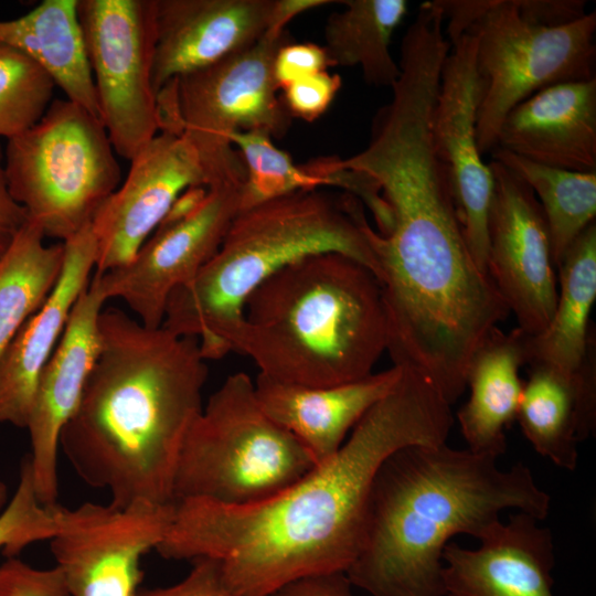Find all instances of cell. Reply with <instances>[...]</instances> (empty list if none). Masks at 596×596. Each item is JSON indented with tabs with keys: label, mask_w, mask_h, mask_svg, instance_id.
<instances>
[{
	"label": "cell",
	"mask_w": 596,
	"mask_h": 596,
	"mask_svg": "<svg viewBox=\"0 0 596 596\" xmlns=\"http://www.w3.org/2000/svg\"><path fill=\"white\" fill-rule=\"evenodd\" d=\"M60 504H42L36 496L29 458H24L12 498L0 512V551L17 557L29 545L50 541L57 530Z\"/></svg>",
	"instance_id": "cell-31"
},
{
	"label": "cell",
	"mask_w": 596,
	"mask_h": 596,
	"mask_svg": "<svg viewBox=\"0 0 596 596\" xmlns=\"http://www.w3.org/2000/svg\"><path fill=\"white\" fill-rule=\"evenodd\" d=\"M315 466L304 445L263 409L249 375L236 372L210 396L187 434L173 502L257 503Z\"/></svg>",
	"instance_id": "cell-7"
},
{
	"label": "cell",
	"mask_w": 596,
	"mask_h": 596,
	"mask_svg": "<svg viewBox=\"0 0 596 596\" xmlns=\"http://www.w3.org/2000/svg\"><path fill=\"white\" fill-rule=\"evenodd\" d=\"M98 331L99 353L60 448L114 504L174 503L178 461L209 373L198 339L113 307L100 312Z\"/></svg>",
	"instance_id": "cell-2"
},
{
	"label": "cell",
	"mask_w": 596,
	"mask_h": 596,
	"mask_svg": "<svg viewBox=\"0 0 596 596\" xmlns=\"http://www.w3.org/2000/svg\"><path fill=\"white\" fill-rule=\"evenodd\" d=\"M105 297L93 279L78 296L63 333L43 366L25 428L29 462L42 504H57V454L63 427L75 413L99 353L98 319Z\"/></svg>",
	"instance_id": "cell-16"
},
{
	"label": "cell",
	"mask_w": 596,
	"mask_h": 596,
	"mask_svg": "<svg viewBox=\"0 0 596 596\" xmlns=\"http://www.w3.org/2000/svg\"><path fill=\"white\" fill-rule=\"evenodd\" d=\"M54 86L30 57L0 42V137L9 140L33 126L51 104Z\"/></svg>",
	"instance_id": "cell-30"
},
{
	"label": "cell",
	"mask_w": 596,
	"mask_h": 596,
	"mask_svg": "<svg viewBox=\"0 0 596 596\" xmlns=\"http://www.w3.org/2000/svg\"><path fill=\"white\" fill-rule=\"evenodd\" d=\"M245 180L217 183L188 216L160 224L125 265L94 275L106 300L123 299L148 328L162 326L171 292L215 255L242 210Z\"/></svg>",
	"instance_id": "cell-13"
},
{
	"label": "cell",
	"mask_w": 596,
	"mask_h": 596,
	"mask_svg": "<svg viewBox=\"0 0 596 596\" xmlns=\"http://www.w3.org/2000/svg\"><path fill=\"white\" fill-rule=\"evenodd\" d=\"M173 512L174 503L60 505L50 545L68 595L137 596L141 558L162 542Z\"/></svg>",
	"instance_id": "cell-12"
},
{
	"label": "cell",
	"mask_w": 596,
	"mask_h": 596,
	"mask_svg": "<svg viewBox=\"0 0 596 596\" xmlns=\"http://www.w3.org/2000/svg\"><path fill=\"white\" fill-rule=\"evenodd\" d=\"M44 238L42 231L28 221L0 262V359L60 278L64 244L49 246Z\"/></svg>",
	"instance_id": "cell-27"
},
{
	"label": "cell",
	"mask_w": 596,
	"mask_h": 596,
	"mask_svg": "<svg viewBox=\"0 0 596 596\" xmlns=\"http://www.w3.org/2000/svg\"><path fill=\"white\" fill-rule=\"evenodd\" d=\"M341 85L339 74L319 72L285 87L283 103L291 118L311 123L327 111Z\"/></svg>",
	"instance_id": "cell-32"
},
{
	"label": "cell",
	"mask_w": 596,
	"mask_h": 596,
	"mask_svg": "<svg viewBox=\"0 0 596 596\" xmlns=\"http://www.w3.org/2000/svg\"><path fill=\"white\" fill-rule=\"evenodd\" d=\"M345 572L310 575L289 582L267 596H354Z\"/></svg>",
	"instance_id": "cell-36"
},
{
	"label": "cell",
	"mask_w": 596,
	"mask_h": 596,
	"mask_svg": "<svg viewBox=\"0 0 596 596\" xmlns=\"http://www.w3.org/2000/svg\"><path fill=\"white\" fill-rule=\"evenodd\" d=\"M228 140L240 152L247 172L242 210L299 190L327 188L322 178L306 163H295L266 134L234 132Z\"/></svg>",
	"instance_id": "cell-29"
},
{
	"label": "cell",
	"mask_w": 596,
	"mask_h": 596,
	"mask_svg": "<svg viewBox=\"0 0 596 596\" xmlns=\"http://www.w3.org/2000/svg\"><path fill=\"white\" fill-rule=\"evenodd\" d=\"M28 221L25 209L9 192L3 169V148L0 145V262Z\"/></svg>",
	"instance_id": "cell-37"
},
{
	"label": "cell",
	"mask_w": 596,
	"mask_h": 596,
	"mask_svg": "<svg viewBox=\"0 0 596 596\" xmlns=\"http://www.w3.org/2000/svg\"><path fill=\"white\" fill-rule=\"evenodd\" d=\"M324 24L331 66H359L368 85L392 87L401 70L391 53L394 30L407 13L404 0H345Z\"/></svg>",
	"instance_id": "cell-26"
},
{
	"label": "cell",
	"mask_w": 596,
	"mask_h": 596,
	"mask_svg": "<svg viewBox=\"0 0 596 596\" xmlns=\"http://www.w3.org/2000/svg\"><path fill=\"white\" fill-rule=\"evenodd\" d=\"M553 317L539 336H528V363L543 362L568 372L595 353L589 316L596 299V222L570 245L557 265Z\"/></svg>",
	"instance_id": "cell-25"
},
{
	"label": "cell",
	"mask_w": 596,
	"mask_h": 596,
	"mask_svg": "<svg viewBox=\"0 0 596 596\" xmlns=\"http://www.w3.org/2000/svg\"><path fill=\"white\" fill-rule=\"evenodd\" d=\"M402 368L331 459L257 503L175 501L157 552L167 560H215L238 596H267L301 577L347 572L381 465L403 447L446 443L454 424L451 405L422 374Z\"/></svg>",
	"instance_id": "cell-1"
},
{
	"label": "cell",
	"mask_w": 596,
	"mask_h": 596,
	"mask_svg": "<svg viewBox=\"0 0 596 596\" xmlns=\"http://www.w3.org/2000/svg\"><path fill=\"white\" fill-rule=\"evenodd\" d=\"M8 503V489L3 481L0 480V512Z\"/></svg>",
	"instance_id": "cell-39"
},
{
	"label": "cell",
	"mask_w": 596,
	"mask_h": 596,
	"mask_svg": "<svg viewBox=\"0 0 596 596\" xmlns=\"http://www.w3.org/2000/svg\"><path fill=\"white\" fill-rule=\"evenodd\" d=\"M497 160L518 174L535 194L549 230L555 267L574 240L596 216V172H577L536 163L496 148Z\"/></svg>",
	"instance_id": "cell-28"
},
{
	"label": "cell",
	"mask_w": 596,
	"mask_h": 596,
	"mask_svg": "<svg viewBox=\"0 0 596 596\" xmlns=\"http://www.w3.org/2000/svg\"><path fill=\"white\" fill-rule=\"evenodd\" d=\"M3 169L29 221L63 242L91 224L121 183L102 121L68 99L51 102L33 126L7 141Z\"/></svg>",
	"instance_id": "cell-8"
},
{
	"label": "cell",
	"mask_w": 596,
	"mask_h": 596,
	"mask_svg": "<svg viewBox=\"0 0 596 596\" xmlns=\"http://www.w3.org/2000/svg\"><path fill=\"white\" fill-rule=\"evenodd\" d=\"M380 234L363 203L331 188L299 190L240 211L221 246L167 301L162 327L198 339L204 359L232 352L248 296L285 266L309 255L339 253L377 278Z\"/></svg>",
	"instance_id": "cell-5"
},
{
	"label": "cell",
	"mask_w": 596,
	"mask_h": 596,
	"mask_svg": "<svg viewBox=\"0 0 596 596\" xmlns=\"http://www.w3.org/2000/svg\"><path fill=\"white\" fill-rule=\"evenodd\" d=\"M386 347L376 276L349 256L320 253L285 266L248 296L232 352L273 380L329 386L373 373Z\"/></svg>",
	"instance_id": "cell-4"
},
{
	"label": "cell",
	"mask_w": 596,
	"mask_h": 596,
	"mask_svg": "<svg viewBox=\"0 0 596 596\" xmlns=\"http://www.w3.org/2000/svg\"><path fill=\"white\" fill-rule=\"evenodd\" d=\"M550 494L523 462L447 443L411 445L390 455L368 498L359 551L347 570L371 596H443V553L458 534L479 540L512 510L547 517Z\"/></svg>",
	"instance_id": "cell-3"
},
{
	"label": "cell",
	"mask_w": 596,
	"mask_h": 596,
	"mask_svg": "<svg viewBox=\"0 0 596 596\" xmlns=\"http://www.w3.org/2000/svg\"><path fill=\"white\" fill-rule=\"evenodd\" d=\"M449 43L434 109L433 138L448 174L468 248L478 268L488 275V216L493 177L489 163L482 160L476 136L480 93L476 39L464 32Z\"/></svg>",
	"instance_id": "cell-15"
},
{
	"label": "cell",
	"mask_w": 596,
	"mask_h": 596,
	"mask_svg": "<svg viewBox=\"0 0 596 596\" xmlns=\"http://www.w3.org/2000/svg\"><path fill=\"white\" fill-rule=\"evenodd\" d=\"M288 42L286 30H267L253 45L166 83L157 94L159 131L224 142L234 132L283 137L291 117L277 95L274 61Z\"/></svg>",
	"instance_id": "cell-11"
},
{
	"label": "cell",
	"mask_w": 596,
	"mask_h": 596,
	"mask_svg": "<svg viewBox=\"0 0 596 596\" xmlns=\"http://www.w3.org/2000/svg\"><path fill=\"white\" fill-rule=\"evenodd\" d=\"M528 334L493 328L469 358L465 383L470 394L457 413L467 449L499 458L507 450L505 432L517 419L528 362Z\"/></svg>",
	"instance_id": "cell-23"
},
{
	"label": "cell",
	"mask_w": 596,
	"mask_h": 596,
	"mask_svg": "<svg viewBox=\"0 0 596 596\" xmlns=\"http://www.w3.org/2000/svg\"><path fill=\"white\" fill-rule=\"evenodd\" d=\"M0 596H70L60 570L36 568L18 557L0 565Z\"/></svg>",
	"instance_id": "cell-33"
},
{
	"label": "cell",
	"mask_w": 596,
	"mask_h": 596,
	"mask_svg": "<svg viewBox=\"0 0 596 596\" xmlns=\"http://www.w3.org/2000/svg\"><path fill=\"white\" fill-rule=\"evenodd\" d=\"M539 522L515 511L490 526L477 549L449 542L443 596H553V536Z\"/></svg>",
	"instance_id": "cell-17"
},
{
	"label": "cell",
	"mask_w": 596,
	"mask_h": 596,
	"mask_svg": "<svg viewBox=\"0 0 596 596\" xmlns=\"http://www.w3.org/2000/svg\"><path fill=\"white\" fill-rule=\"evenodd\" d=\"M497 148L549 167L596 172V78L547 86L514 106Z\"/></svg>",
	"instance_id": "cell-19"
},
{
	"label": "cell",
	"mask_w": 596,
	"mask_h": 596,
	"mask_svg": "<svg viewBox=\"0 0 596 596\" xmlns=\"http://www.w3.org/2000/svg\"><path fill=\"white\" fill-rule=\"evenodd\" d=\"M129 161L126 179L91 223L96 274L127 264L184 190L246 180L247 173L232 143L189 131H159Z\"/></svg>",
	"instance_id": "cell-9"
},
{
	"label": "cell",
	"mask_w": 596,
	"mask_h": 596,
	"mask_svg": "<svg viewBox=\"0 0 596 596\" xmlns=\"http://www.w3.org/2000/svg\"><path fill=\"white\" fill-rule=\"evenodd\" d=\"M0 42L30 57L66 99L100 120L77 0H43L17 19L0 20Z\"/></svg>",
	"instance_id": "cell-24"
},
{
	"label": "cell",
	"mask_w": 596,
	"mask_h": 596,
	"mask_svg": "<svg viewBox=\"0 0 596 596\" xmlns=\"http://www.w3.org/2000/svg\"><path fill=\"white\" fill-rule=\"evenodd\" d=\"M488 216V275L528 336L542 333L557 299V276L542 207L532 189L497 160Z\"/></svg>",
	"instance_id": "cell-14"
},
{
	"label": "cell",
	"mask_w": 596,
	"mask_h": 596,
	"mask_svg": "<svg viewBox=\"0 0 596 596\" xmlns=\"http://www.w3.org/2000/svg\"><path fill=\"white\" fill-rule=\"evenodd\" d=\"M517 419L533 449L556 467L573 471L578 444L596 429V365L568 372L543 363H528Z\"/></svg>",
	"instance_id": "cell-22"
},
{
	"label": "cell",
	"mask_w": 596,
	"mask_h": 596,
	"mask_svg": "<svg viewBox=\"0 0 596 596\" xmlns=\"http://www.w3.org/2000/svg\"><path fill=\"white\" fill-rule=\"evenodd\" d=\"M60 278L0 359V422L25 428L40 373L54 351L96 264L91 224L63 242Z\"/></svg>",
	"instance_id": "cell-20"
},
{
	"label": "cell",
	"mask_w": 596,
	"mask_h": 596,
	"mask_svg": "<svg viewBox=\"0 0 596 596\" xmlns=\"http://www.w3.org/2000/svg\"><path fill=\"white\" fill-rule=\"evenodd\" d=\"M401 365L358 381L329 386H302L258 374L256 395L266 414L294 435L316 466L331 459L365 413L397 383Z\"/></svg>",
	"instance_id": "cell-21"
},
{
	"label": "cell",
	"mask_w": 596,
	"mask_h": 596,
	"mask_svg": "<svg viewBox=\"0 0 596 596\" xmlns=\"http://www.w3.org/2000/svg\"><path fill=\"white\" fill-rule=\"evenodd\" d=\"M450 42L476 39L479 102L476 136L481 156L497 148L500 126L518 104L547 86L595 77L596 13L557 26L524 18L515 0L436 1Z\"/></svg>",
	"instance_id": "cell-6"
},
{
	"label": "cell",
	"mask_w": 596,
	"mask_h": 596,
	"mask_svg": "<svg viewBox=\"0 0 596 596\" xmlns=\"http://www.w3.org/2000/svg\"><path fill=\"white\" fill-rule=\"evenodd\" d=\"M332 3L329 0H275L272 24L268 30H286V25L297 15Z\"/></svg>",
	"instance_id": "cell-38"
},
{
	"label": "cell",
	"mask_w": 596,
	"mask_h": 596,
	"mask_svg": "<svg viewBox=\"0 0 596 596\" xmlns=\"http://www.w3.org/2000/svg\"><path fill=\"white\" fill-rule=\"evenodd\" d=\"M99 118L130 160L159 132L152 84L156 0H77Z\"/></svg>",
	"instance_id": "cell-10"
},
{
	"label": "cell",
	"mask_w": 596,
	"mask_h": 596,
	"mask_svg": "<svg viewBox=\"0 0 596 596\" xmlns=\"http://www.w3.org/2000/svg\"><path fill=\"white\" fill-rule=\"evenodd\" d=\"M192 563V568L180 582L166 587L139 589L137 596H238L225 583L215 560L200 557Z\"/></svg>",
	"instance_id": "cell-34"
},
{
	"label": "cell",
	"mask_w": 596,
	"mask_h": 596,
	"mask_svg": "<svg viewBox=\"0 0 596 596\" xmlns=\"http://www.w3.org/2000/svg\"><path fill=\"white\" fill-rule=\"evenodd\" d=\"M275 0H156L152 84L211 65L257 42Z\"/></svg>",
	"instance_id": "cell-18"
},
{
	"label": "cell",
	"mask_w": 596,
	"mask_h": 596,
	"mask_svg": "<svg viewBox=\"0 0 596 596\" xmlns=\"http://www.w3.org/2000/svg\"><path fill=\"white\" fill-rule=\"evenodd\" d=\"M331 64L323 46L315 43L284 44L274 61V77L278 89L294 82L327 71Z\"/></svg>",
	"instance_id": "cell-35"
}]
</instances>
